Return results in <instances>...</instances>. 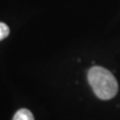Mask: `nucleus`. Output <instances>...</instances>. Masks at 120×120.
Wrapping results in <instances>:
<instances>
[{
    "label": "nucleus",
    "instance_id": "f257e3e1",
    "mask_svg": "<svg viewBox=\"0 0 120 120\" xmlns=\"http://www.w3.org/2000/svg\"><path fill=\"white\" fill-rule=\"evenodd\" d=\"M88 82L95 95L101 100H109L117 94L118 83L109 70L101 66H93L88 71Z\"/></svg>",
    "mask_w": 120,
    "mask_h": 120
},
{
    "label": "nucleus",
    "instance_id": "f03ea898",
    "mask_svg": "<svg viewBox=\"0 0 120 120\" xmlns=\"http://www.w3.org/2000/svg\"><path fill=\"white\" fill-rule=\"evenodd\" d=\"M12 120H34V116L26 108H21L13 116Z\"/></svg>",
    "mask_w": 120,
    "mask_h": 120
},
{
    "label": "nucleus",
    "instance_id": "7ed1b4c3",
    "mask_svg": "<svg viewBox=\"0 0 120 120\" xmlns=\"http://www.w3.org/2000/svg\"><path fill=\"white\" fill-rule=\"evenodd\" d=\"M9 33H10V30L8 26L5 23H3V22H0V41L5 39L9 35Z\"/></svg>",
    "mask_w": 120,
    "mask_h": 120
}]
</instances>
